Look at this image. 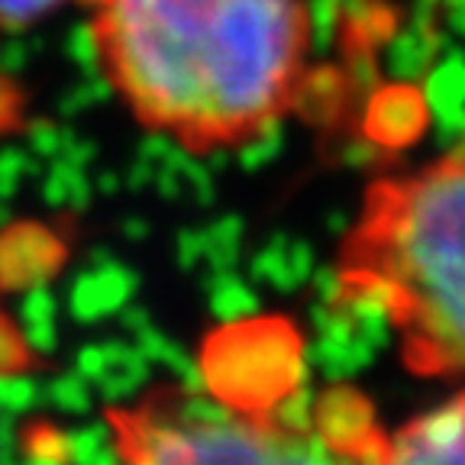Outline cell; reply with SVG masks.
<instances>
[{"mask_svg": "<svg viewBox=\"0 0 465 465\" xmlns=\"http://www.w3.org/2000/svg\"><path fill=\"white\" fill-rule=\"evenodd\" d=\"M114 94L143 130L191 155L242 149L307 84V0H81Z\"/></svg>", "mask_w": 465, "mask_h": 465, "instance_id": "6da1fadb", "label": "cell"}, {"mask_svg": "<svg viewBox=\"0 0 465 465\" xmlns=\"http://www.w3.org/2000/svg\"><path fill=\"white\" fill-rule=\"evenodd\" d=\"M29 365H33V356H29L26 340L0 307V375H14V371H23Z\"/></svg>", "mask_w": 465, "mask_h": 465, "instance_id": "8992f818", "label": "cell"}, {"mask_svg": "<svg viewBox=\"0 0 465 465\" xmlns=\"http://www.w3.org/2000/svg\"><path fill=\"white\" fill-rule=\"evenodd\" d=\"M385 462H465V388L388 433Z\"/></svg>", "mask_w": 465, "mask_h": 465, "instance_id": "277c9868", "label": "cell"}, {"mask_svg": "<svg viewBox=\"0 0 465 465\" xmlns=\"http://www.w3.org/2000/svg\"><path fill=\"white\" fill-rule=\"evenodd\" d=\"M114 450L126 462H298L327 459L323 436L265 414L207 407L182 394H149L133 407H110Z\"/></svg>", "mask_w": 465, "mask_h": 465, "instance_id": "3957f363", "label": "cell"}, {"mask_svg": "<svg viewBox=\"0 0 465 465\" xmlns=\"http://www.w3.org/2000/svg\"><path fill=\"white\" fill-rule=\"evenodd\" d=\"M68 0H0V29H29Z\"/></svg>", "mask_w": 465, "mask_h": 465, "instance_id": "5b68a950", "label": "cell"}, {"mask_svg": "<svg viewBox=\"0 0 465 465\" xmlns=\"http://www.w3.org/2000/svg\"><path fill=\"white\" fill-rule=\"evenodd\" d=\"M333 294L394 330L423 378H465V139L365 188L336 246Z\"/></svg>", "mask_w": 465, "mask_h": 465, "instance_id": "7a4b0ae2", "label": "cell"}]
</instances>
